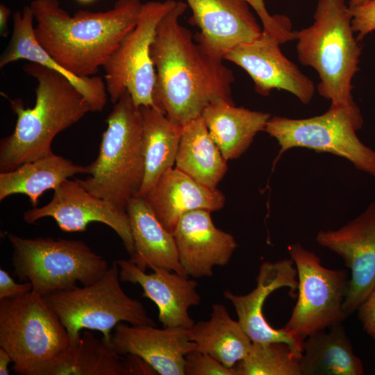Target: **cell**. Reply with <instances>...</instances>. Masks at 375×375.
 I'll return each instance as SVG.
<instances>
[{
	"label": "cell",
	"mask_w": 375,
	"mask_h": 375,
	"mask_svg": "<svg viewBox=\"0 0 375 375\" xmlns=\"http://www.w3.org/2000/svg\"><path fill=\"white\" fill-rule=\"evenodd\" d=\"M176 3L174 0L142 3L135 26L103 65L106 90L113 104L128 91L137 106L156 108V74L150 48L158 23Z\"/></svg>",
	"instance_id": "11"
},
{
	"label": "cell",
	"mask_w": 375,
	"mask_h": 375,
	"mask_svg": "<svg viewBox=\"0 0 375 375\" xmlns=\"http://www.w3.org/2000/svg\"><path fill=\"white\" fill-rule=\"evenodd\" d=\"M126 211L134 247L129 260L144 272L156 266L188 276L180 264L173 233L163 227L146 200L131 198Z\"/></svg>",
	"instance_id": "22"
},
{
	"label": "cell",
	"mask_w": 375,
	"mask_h": 375,
	"mask_svg": "<svg viewBox=\"0 0 375 375\" xmlns=\"http://www.w3.org/2000/svg\"><path fill=\"white\" fill-rule=\"evenodd\" d=\"M179 262L189 277H211L215 267L228 263L238 243L212 222L210 212L196 210L184 214L173 232Z\"/></svg>",
	"instance_id": "18"
},
{
	"label": "cell",
	"mask_w": 375,
	"mask_h": 375,
	"mask_svg": "<svg viewBox=\"0 0 375 375\" xmlns=\"http://www.w3.org/2000/svg\"><path fill=\"white\" fill-rule=\"evenodd\" d=\"M12 362L9 353L0 347V375H9V365Z\"/></svg>",
	"instance_id": "38"
},
{
	"label": "cell",
	"mask_w": 375,
	"mask_h": 375,
	"mask_svg": "<svg viewBox=\"0 0 375 375\" xmlns=\"http://www.w3.org/2000/svg\"><path fill=\"white\" fill-rule=\"evenodd\" d=\"M349 8L353 30L358 34L357 40L375 31V0H369L357 6H349Z\"/></svg>",
	"instance_id": "33"
},
{
	"label": "cell",
	"mask_w": 375,
	"mask_h": 375,
	"mask_svg": "<svg viewBox=\"0 0 375 375\" xmlns=\"http://www.w3.org/2000/svg\"><path fill=\"white\" fill-rule=\"evenodd\" d=\"M299 359L283 342H252L233 368L236 375H301Z\"/></svg>",
	"instance_id": "30"
},
{
	"label": "cell",
	"mask_w": 375,
	"mask_h": 375,
	"mask_svg": "<svg viewBox=\"0 0 375 375\" xmlns=\"http://www.w3.org/2000/svg\"><path fill=\"white\" fill-rule=\"evenodd\" d=\"M256 11L262 24V31L277 38L282 44L295 40L290 20L283 15H271L265 0H245Z\"/></svg>",
	"instance_id": "31"
},
{
	"label": "cell",
	"mask_w": 375,
	"mask_h": 375,
	"mask_svg": "<svg viewBox=\"0 0 375 375\" xmlns=\"http://www.w3.org/2000/svg\"><path fill=\"white\" fill-rule=\"evenodd\" d=\"M122 282L139 285L142 296L152 301L158 309L162 327L190 329L195 323L189 309L200 304L197 282L174 271L151 266V274L140 269L129 260H115Z\"/></svg>",
	"instance_id": "17"
},
{
	"label": "cell",
	"mask_w": 375,
	"mask_h": 375,
	"mask_svg": "<svg viewBox=\"0 0 375 375\" xmlns=\"http://www.w3.org/2000/svg\"><path fill=\"white\" fill-rule=\"evenodd\" d=\"M120 281L115 260L94 283L42 297L67 329L71 344L78 340L83 329L100 331L111 343V331L121 322L156 326L142 303L127 295Z\"/></svg>",
	"instance_id": "8"
},
{
	"label": "cell",
	"mask_w": 375,
	"mask_h": 375,
	"mask_svg": "<svg viewBox=\"0 0 375 375\" xmlns=\"http://www.w3.org/2000/svg\"><path fill=\"white\" fill-rule=\"evenodd\" d=\"M297 271L298 299L283 327L298 340L342 323L349 278L345 269L324 267L313 252L295 243L288 247Z\"/></svg>",
	"instance_id": "10"
},
{
	"label": "cell",
	"mask_w": 375,
	"mask_h": 375,
	"mask_svg": "<svg viewBox=\"0 0 375 375\" xmlns=\"http://www.w3.org/2000/svg\"><path fill=\"white\" fill-rule=\"evenodd\" d=\"M369 0H349V7L357 6L362 3H365L367 2Z\"/></svg>",
	"instance_id": "39"
},
{
	"label": "cell",
	"mask_w": 375,
	"mask_h": 375,
	"mask_svg": "<svg viewBox=\"0 0 375 375\" xmlns=\"http://www.w3.org/2000/svg\"><path fill=\"white\" fill-rule=\"evenodd\" d=\"M67 331L43 297L31 291L0 300V347L19 375H51L70 347Z\"/></svg>",
	"instance_id": "6"
},
{
	"label": "cell",
	"mask_w": 375,
	"mask_h": 375,
	"mask_svg": "<svg viewBox=\"0 0 375 375\" xmlns=\"http://www.w3.org/2000/svg\"><path fill=\"white\" fill-rule=\"evenodd\" d=\"M11 14L10 8L4 4H0V35L6 38L8 35V21Z\"/></svg>",
	"instance_id": "37"
},
{
	"label": "cell",
	"mask_w": 375,
	"mask_h": 375,
	"mask_svg": "<svg viewBox=\"0 0 375 375\" xmlns=\"http://www.w3.org/2000/svg\"><path fill=\"white\" fill-rule=\"evenodd\" d=\"M186 8L187 3L176 1L158 23L150 48L156 74L155 105L182 126L201 116L213 101L234 103L233 71L180 24L179 18Z\"/></svg>",
	"instance_id": "1"
},
{
	"label": "cell",
	"mask_w": 375,
	"mask_h": 375,
	"mask_svg": "<svg viewBox=\"0 0 375 375\" xmlns=\"http://www.w3.org/2000/svg\"><path fill=\"white\" fill-rule=\"evenodd\" d=\"M33 290L30 282L16 283L3 269H0V300L24 294Z\"/></svg>",
	"instance_id": "35"
},
{
	"label": "cell",
	"mask_w": 375,
	"mask_h": 375,
	"mask_svg": "<svg viewBox=\"0 0 375 375\" xmlns=\"http://www.w3.org/2000/svg\"><path fill=\"white\" fill-rule=\"evenodd\" d=\"M280 44L277 38L262 31L256 39L228 51L223 59L244 69L258 94L267 96L274 89L283 90L307 104L314 95L315 85L283 55Z\"/></svg>",
	"instance_id": "14"
},
{
	"label": "cell",
	"mask_w": 375,
	"mask_h": 375,
	"mask_svg": "<svg viewBox=\"0 0 375 375\" xmlns=\"http://www.w3.org/2000/svg\"><path fill=\"white\" fill-rule=\"evenodd\" d=\"M299 363L301 375H362L364 372L342 323L308 335L303 342Z\"/></svg>",
	"instance_id": "25"
},
{
	"label": "cell",
	"mask_w": 375,
	"mask_h": 375,
	"mask_svg": "<svg viewBox=\"0 0 375 375\" xmlns=\"http://www.w3.org/2000/svg\"><path fill=\"white\" fill-rule=\"evenodd\" d=\"M12 264L21 281L44 297L58 291L92 284L110 266L105 258L81 240L50 237L26 238L12 233Z\"/></svg>",
	"instance_id": "7"
},
{
	"label": "cell",
	"mask_w": 375,
	"mask_h": 375,
	"mask_svg": "<svg viewBox=\"0 0 375 375\" xmlns=\"http://www.w3.org/2000/svg\"><path fill=\"white\" fill-rule=\"evenodd\" d=\"M106 122L99 154L88 165L89 176L76 179L90 193L126 210L144 176L142 115L128 91L114 103Z\"/></svg>",
	"instance_id": "5"
},
{
	"label": "cell",
	"mask_w": 375,
	"mask_h": 375,
	"mask_svg": "<svg viewBox=\"0 0 375 375\" xmlns=\"http://www.w3.org/2000/svg\"><path fill=\"white\" fill-rule=\"evenodd\" d=\"M362 124L356 103L331 104L326 112L310 118L271 117L265 131L281 147L277 158L292 148L303 147L344 158L359 170L375 177V151L365 145L356 135Z\"/></svg>",
	"instance_id": "9"
},
{
	"label": "cell",
	"mask_w": 375,
	"mask_h": 375,
	"mask_svg": "<svg viewBox=\"0 0 375 375\" xmlns=\"http://www.w3.org/2000/svg\"><path fill=\"white\" fill-rule=\"evenodd\" d=\"M125 365L128 375H156V370L142 358L133 355H124Z\"/></svg>",
	"instance_id": "36"
},
{
	"label": "cell",
	"mask_w": 375,
	"mask_h": 375,
	"mask_svg": "<svg viewBox=\"0 0 375 375\" xmlns=\"http://www.w3.org/2000/svg\"><path fill=\"white\" fill-rule=\"evenodd\" d=\"M88 165L75 164L52 152L13 170L0 172V201L13 194H24L36 207L47 190H54L70 177L88 174Z\"/></svg>",
	"instance_id": "24"
},
{
	"label": "cell",
	"mask_w": 375,
	"mask_h": 375,
	"mask_svg": "<svg viewBox=\"0 0 375 375\" xmlns=\"http://www.w3.org/2000/svg\"><path fill=\"white\" fill-rule=\"evenodd\" d=\"M143 119L144 176L137 197H144L160 178L175 164L183 126L162 111L140 107Z\"/></svg>",
	"instance_id": "26"
},
{
	"label": "cell",
	"mask_w": 375,
	"mask_h": 375,
	"mask_svg": "<svg viewBox=\"0 0 375 375\" xmlns=\"http://www.w3.org/2000/svg\"><path fill=\"white\" fill-rule=\"evenodd\" d=\"M143 198L163 227L172 233L184 214L196 210L218 211L226 201L217 188L197 182L176 167L167 170Z\"/></svg>",
	"instance_id": "20"
},
{
	"label": "cell",
	"mask_w": 375,
	"mask_h": 375,
	"mask_svg": "<svg viewBox=\"0 0 375 375\" xmlns=\"http://www.w3.org/2000/svg\"><path fill=\"white\" fill-rule=\"evenodd\" d=\"M192 10L189 22L200 32L194 40L216 58L249 42L262 33L245 0H185Z\"/></svg>",
	"instance_id": "16"
},
{
	"label": "cell",
	"mask_w": 375,
	"mask_h": 375,
	"mask_svg": "<svg viewBox=\"0 0 375 375\" xmlns=\"http://www.w3.org/2000/svg\"><path fill=\"white\" fill-rule=\"evenodd\" d=\"M23 69L38 81L35 103L27 108L21 99L10 101L17 122L0 140V172L52 153L54 138L92 112L84 96L60 73L31 62Z\"/></svg>",
	"instance_id": "3"
},
{
	"label": "cell",
	"mask_w": 375,
	"mask_h": 375,
	"mask_svg": "<svg viewBox=\"0 0 375 375\" xmlns=\"http://www.w3.org/2000/svg\"><path fill=\"white\" fill-rule=\"evenodd\" d=\"M51 217L65 232H83L89 224L99 222L111 228L120 238L131 256L134 250L128 215L110 201L88 191L76 178L67 179L53 190L51 201L33 207L23 214L28 224Z\"/></svg>",
	"instance_id": "12"
},
{
	"label": "cell",
	"mask_w": 375,
	"mask_h": 375,
	"mask_svg": "<svg viewBox=\"0 0 375 375\" xmlns=\"http://www.w3.org/2000/svg\"><path fill=\"white\" fill-rule=\"evenodd\" d=\"M316 241L340 256L351 270L343 303L349 316L375 286V203L339 229L319 231Z\"/></svg>",
	"instance_id": "13"
},
{
	"label": "cell",
	"mask_w": 375,
	"mask_h": 375,
	"mask_svg": "<svg viewBox=\"0 0 375 375\" xmlns=\"http://www.w3.org/2000/svg\"><path fill=\"white\" fill-rule=\"evenodd\" d=\"M189 335L196 349L228 368L247 356L252 344L238 320L232 319L222 303L213 304L210 318L195 322L189 329Z\"/></svg>",
	"instance_id": "28"
},
{
	"label": "cell",
	"mask_w": 375,
	"mask_h": 375,
	"mask_svg": "<svg viewBox=\"0 0 375 375\" xmlns=\"http://www.w3.org/2000/svg\"><path fill=\"white\" fill-rule=\"evenodd\" d=\"M12 20L11 38L0 56V68L19 60H26L54 70L67 78L84 96L92 112H101L108 100L106 83L102 78L77 76L53 59L35 38L34 16L30 6H24L22 11H16Z\"/></svg>",
	"instance_id": "21"
},
{
	"label": "cell",
	"mask_w": 375,
	"mask_h": 375,
	"mask_svg": "<svg viewBox=\"0 0 375 375\" xmlns=\"http://www.w3.org/2000/svg\"><path fill=\"white\" fill-rule=\"evenodd\" d=\"M78 1H81V2H85V3H87V2H90V1H93V0H78Z\"/></svg>",
	"instance_id": "40"
},
{
	"label": "cell",
	"mask_w": 375,
	"mask_h": 375,
	"mask_svg": "<svg viewBox=\"0 0 375 375\" xmlns=\"http://www.w3.org/2000/svg\"><path fill=\"white\" fill-rule=\"evenodd\" d=\"M142 5L117 0L107 11L79 10L72 16L58 0H33L30 6L39 44L65 69L85 78L95 76L134 28Z\"/></svg>",
	"instance_id": "2"
},
{
	"label": "cell",
	"mask_w": 375,
	"mask_h": 375,
	"mask_svg": "<svg viewBox=\"0 0 375 375\" xmlns=\"http://www.w3.org/2000/svg\"><path fill=\"white\" fill-rule=\"evenodd\" d=\"M310 26L294 31L299 60L319 75V94L333 105L354 103L352 78L361 50L345 0H319Z\"/></svg>",
	"instance_id": "4"
},
{
	"label": "cell",
	"mask_w": 375,
	"mask_h": 375,
	"mask_svg": "<svg viewBox=\"0 0 375 375\" xmlns=\"http://www.w3.org/2000/svg\"><path fill=\"white\" fill-rule=\"evenodd\" d=\"M201 117L222 156L228 160L239 158L247 150L256 134L265 131L272 116L218 99L205 108Z\"/></svg>",
	"instance_id": "23"
},
{
	"label": "cell",
	"mask_w": 375,
	"mask_h": 375,
	"mask_svg": "<svg viewBox=\"0 0 375 375\" xmlns=\"http://www.w3.org/2000/svg\"><path fill=\"white\" fill-rule=\"evenodd\" d=\"M297 277V271L292 259L266 261L260 266L256 286L250 292L240 295L226 290L223 295L232 303L238 322L252 342H283L300 358L303 342L283 328L272 327L262 312L266 299L274 291L289 288L290 292L294 293L298 286Z\"/></svg>",
	"instance_id": "15"
},
{
	"label": "cell",
	"mask_w": 375,
	"mask_h": 375,
	"mask_svg": "<svg viewBox=\"0 0 375 375\" xmlns=\"http://www.w3.org/2000/svg\"><path fill=\"white\" fill-rule=\"evenodd\" d=\"M226 162L201 115L183 126L175 160L176 168L197 182L216 188L227 172Z\"/></svg>",
	"instance_id": "27"
},
{
	"label": "cell",
	"mask_w": 375,
	"mask_h": 375,
	"mask_svg": "<svg viewBox=\"0 0 375 375\" xmlns=\"http://www.w3.org/2000/svg\"><path fill=\"white\" fill-rule=\"evenodd\" d=\"M357 311L363 329L375 340V286L361 303Z\"/></svg>",
	"instance_id": "34"
},
{
	"label": "cell",
	"mask_w": 375,
	"mask_h": 375,
	"mask_svg": "<svg viewBox=\"0 0 375 375\" xmlns=\"http://www.w3.org/2000/svg\"><path fill=\"white\" fill-rule=\"evenodd\" d=\"M121 356L111 343L85 331L70 345L51 375H128Z\"/></svg>",
	"instance_id": "29"
},
{
	"label": "cell",
	"mask_w": 375,
	"mask_h": 375,
	"mask_svg": "<svg viewBox=\"0 0 375 375\" xmlns=\"http://www.w3.org/2000/svg\"><path fill=\"white\" fill-rule=\"evenodd\" d=\"M111 345L122 356L142 358L160 375H185V356L196 348L189 329L123 322L114 328Z\"/></svg>",
	"instance_id": "19"
},
{
	"label": "cell",
	"mask_w": 375,
	"mask_h": 375,
	"mask_svg": "<svg viewBox=\"0 0 375 375\" xmlns=\"http://www.w3.org/2000/svg\"><path fill=\"white\" fill-rule=\"evenodd\" d=\"M185 375H236L235 369L228 368L209 354L196 349L185 356Z\"/></svg>",
	"instance_id": "32"
}]
</instances>
